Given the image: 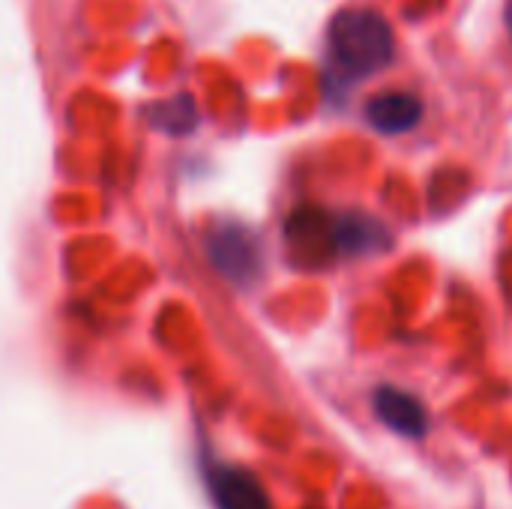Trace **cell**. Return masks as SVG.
I'll return each instance as SVG.
<instances>
[{"instance_id": "6da1fadb", "label": "cell", "mask_w": 512, "mask_h": 509, "mask_svg": "<svg viewBox=\"0 0 512 509\" xmlns=\"http://www.w3.org/2000/svg\"><path fill=\"white\" fill-rule=\"evenodd\" d=\"M330 84L345 90L375 72H384L396 57V36L384 15L372 9H342L327 27Z\"/></svg>"}, {"instance_id": "7a4b0ae2", "label": "cell", "mask_w": 512, "mask_h": 509, "mask_svg": "<svg viewBox=\"0 0 512 509\" xmlns=\"http://www.w3.org/2000/svg\"><path fill=\"white\" fill-rule=\"evenodd\" d=\"M210 258L222 276H228L234 285H252L261 276L264 258L258 237L237 222L219 225L210 237Z\"/></svg>"}, {"instance_id": "3957f363", "label": "cell", "mask_w": 512, "mask_h": 509, "mask_svg": "<svg viewBox=\"0 0 512 509\" xmlns=\"http://www.w3.org/2000/svg\"><path fill=\"white\" fill-rule=\"evenodd\" d=\"M288 243L294 249L297 264L303 267H321L330 264L336 252V237H333V219L324 210L303 207L288 219Z\"/></svg>"}, {"instance_id": "277c9868", "label": "cell", "mask_w": 512, "mask_h": 509, "mask_svg": "<svg viewBox=\"0 0 512 509\" xmlns=\"http://www.w3.org/2000/svg\"><path fill=\"white\" fill-rule=\"evenodd\" d=\"M333 237H336V252L348 258L381 255L393 246L390 228L369 213H342L339 219H333Z\"/></svg>"}, {"instance_id": "5b68a950", "label": "cell", "mask_w": 512, "mask_h": 509, "mask_svg": "<svg viewBox=\"0 0 512 509\" xmlns=\"http://www.w3.org/2000/svg\"><path fill=\"white\" fill-rule=\"evenodd\" d=\"M372 405H375L378 420L396 435L411 438V441H420L429 435V426H432L429 411L414 393H405L399 387H378Z\"/></svg>"}, {"instance_id": "8992f818", "label": "cell", "mask_w": 512, "mask_h": 509, "mask_svg": "<svg viewBox=\"0 0 512 509\" xmlns=\"http://www.w3.org/2000/svg\"><path fill=\"white\" fill-rule=\"evenodd\" d=\"M366 120L381 135H405L423 120V102L405 90L378 93L366 105Z\"/></svg>"}, {"instance_id": "52a82bcc", "label": "cell", "mask_w": 512, "mask_h": 509, "mask_svg": "<svg viewBox=\"0 0 512 509\" xmlns=\"http://www.w3.org/2000/svg\"><path fill=\"white\" fill-rule=\"evenodd\" d=\"M210 492L216 509H273L270 495L246 468H216L210 474Z\"/></svg>"}, {"instance_id": "ba28073f", "label": "cell", "mask_w": 512, "mask_h": 509, "mask_svg": "<svg viewBox=\"0 0 512 509\" xmlns=\"http://www.w3.org/2000/svg\"><path fill=\"white\" fill-rule=\"evenodd\" d=\"M168 132H186L195 126V105L189 96H177L171 102L162 105V120H159Z\"/></svg>"}, {"instance_id": "9c48e42d", "label": "cell", "mask_w": 512, "mask_h": 509, "mask_svg": "<svg viewBox=\"0 0 512 509\" xmlns=\"http://www.w3.org/2000/svg\"><path fill=\"white\" fill-rule=\"evenodd\" d=\"M504 15H507V30H510V39H512V0H507V12H504Z\"/></svg>"}]
</instances>
